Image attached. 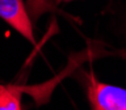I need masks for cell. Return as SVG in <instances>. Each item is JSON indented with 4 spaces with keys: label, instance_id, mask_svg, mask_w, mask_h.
<instances>
[{
    "label": "cell",
    "instance_id": "obj_1",
    "mask_svg": "<svg viewBox=\"0 0 126 110\" xmlns=\"http://www.w3.org/2000/svg\"><path fill=\"white\" fill-rule=\"evenodd\" d=\"M88 100L92 110H126V89L88 77Z\"/></svg>",
    "mask_w": 126,
    "mask_h": 110
},
{
    "label": "cell",
    "instance_id": "obj_2",
    "mask_svg": "<svg viewBox=\"0 0 126 110\" xmlns=\"http://www.w3.org/2000/svg\"><path fill=\"white\" fill-rule=\"evenodd\" d=\"M0 17L24 38L35 43L33 25L24 0H0Z\"/></svg>",
    "mask_w": 126,
    "mask_h": 110
},
{
    "label": "cell",
    "instance_id": "obj_3",
    "mask_svg": "<svg viewBox=\"0 0 126 110\" xmlns=\"http://www.w3.org/2000/svg\"><path fill=\"white\" fill-rule=\"evenodd\" d=\"M0 110H22L21 88L0 84Z\"/></svg>",
    "mask_w": 126,
    "mask_h": 110
},
{
    "label": "cell",
    "instance_id": "obj_4",
    "mask_svg": "<svg viewBox=\"0 0 126 110\" xmlns=\"http://www.w3.org/2000/svg\"><path fill=\"white\" fill-rule=\"evenodd\" d=\"M26 8H28V12H29L30 18L33 20H37L43 13L55 11L54 3L51 0H28Z\"/></svg>",
    "mask_w": 126,
    "mask_h": 110
},
{
    "label": "cell",
    "instance_id": "obj_5",
    "mask_svg": "<svg viewBox=\"0 0 126 110\" xmlns=\"http://www.w3.org/2000/svg\"><path fill=\"white\" fill-rule=\"evenodd\" d=\"M57 1H71V0H57Z\"/></svg>",
    "mask_w": 126,
    "mask_h": 110
}]
</instances>
